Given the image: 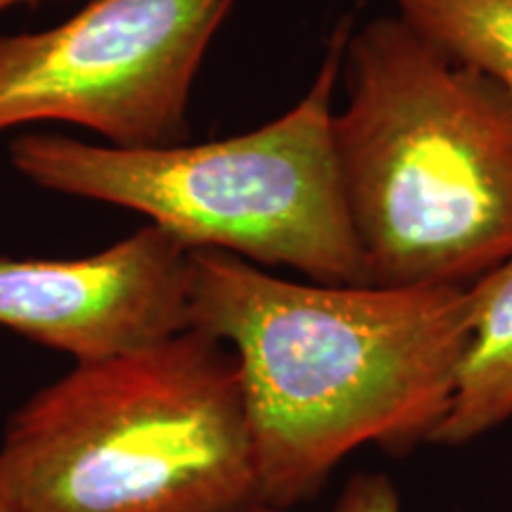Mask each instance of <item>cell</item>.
Listing matches in <instances>:
<instances>
[{"instance_id":"obj_2","label":"cell","mask_w":512,"mask_h":512,"mask_svg":"<svg viewBox=\"0 0 512 512\" xmlns=\"http://www.w3.org/2000/svg\"><path fill=\"white\" fill-rule=\"evenodd\" d=\"M332 119L366 287L472 285L512 259V98L403 19L344 48Z\"/></svg>"},{"instance_id":"obj_3","label":"cell","mask_w":512,"mask_h":512,"mask_svg":"<svg viewBox=\"0 0 512 512\" xmlns=\"http://www.w3.org/2000/svg\"><path fill=\"white\" fill-rule=\"evenodd\" d=\"M0 489L19 512H223L259 501L233 351L188 328L74 363L12 413Z\"/></svg>"},{"instance_id":"obj_5","label":"cell","mask_w":512,"mask_h":512,"mask_svg":"<svg viewBox=\"0 0 512 512\" xmlns=\"http://www.w3.org/2000/svg\"><path fill=\"white\" fill-rule=\"evenodd\" d=\"M233 0H93L53 29L0 34V131L67 121L121 150L183 145Z\"/></svg>"},{"instance_id":"obj_9","label":"cell","mask_w":512,"mask_h":512,"mask_svg":"<svg viewBox=\"0 0 512 512\" xmlns=\"http://www.w3.org/2000/svg\"><path fill=\"white\" fill-rule=\"evenodd\" d=\"M332 512H403L399 491L392 479L380 472L354 475L339 494Z\"/></svg>"},{"instance_id":"obj_10","label":"cell","mask_w":512,"mask_h":512,"mask_svg":"<svg viewBox=\"0 0 512 512\" xmlns=\"http://www.w3.org/2000/svg\"><path fill=\"white\" fill-rule=\"evenodd\" d=\"M223 512H292V510H287V508H278V505H271V503H264V501H254V503L240 505V508L223 510Z\"/></svg>"},{"instance_id":"obj_4","label":"cell","mask_w":512,"mask_h":512,"mask_svg":"<svg viewBox=\"0 0 512 512\" xmlns=\"http://www.w3.org/2000/svg\"><path fill=\"white\" fill-rule=\"evenodd\" d=\"M349 34L344 17L309 93L245 136L121 150L27 133L10 143V164L38 188L145 214L188 249L287 266L318 285L366 287L332 136Z\"/></svg>"},{"instance_id":"obj_8","label":"cell","mask_w":512,"mask_h":512,"mask_svg":"<svg viewBox=\"0 0 512 512\" xmlns=\"http://www.w3.org/2000/svg\"><path fill=\"white\" fill-rule=\"evenodd\" d=\"M399 19L512 98V0H396Z\"/></svg>"},{"instance_id":"obj_12","label":"cell","mask_w":512,"mask_h":512,"mask_svg":"<svg viewBox=\"0 0 512 512\" xmlns=\"http://www.w3.org/2000/svg\"><path fill=\"white\" fill-rule=\"evenodd\" d=\"M0 512H19L15 505H12L10 498L3 494V489H0Z\"/></svg>"},{"instance_id":"obj_7","label":"cell","mask_w":512,"mask_h":512,"mask_svg":"<svg viewBox=\"0 0 512 512\" xmlns=\"http://www.w3.org/2000/svg\"><path fill=\"white\" fill-rule=\"evenodd\" d=\"M472 332L432 444L463 446L512 420V259L472 283Z\"/></svg>"},{"instance_id":"obj_11","label":"cell","mask_w":512,"mask_h":512,"mask_svg":"<svg viewBox=\"0 0 512 512\" xmlns=\"http://www.w3.org/2000/svg\"><path fill=\"white\" fill-rule=\"evenodd\" d=\"M24 3H41V0H0V12L10 10L12 5H24Z\"/></svg>"},{"instance_id":"obj_6","label":"cell","mask_w":512,"mask_h":512,"mask_svg":"<svg viewBox=\"0 0 512 512\" xmlns=\"http://www.w3.org/2000/svg\"><path fill=\"white\" fill-rule=\"evenodd\" d=\"M0 328L102 361L190 328V249L157 226L81 259L0 256Z\"/></svg>"},{"instance_id":"obj_1","label":"cell","mask_w":512,"mask_h":512,"mask_svg":"<svg viewBox=\"0 0 512 512\" xmlns=\"http://www.w3.org/2000/svg\"><path fill=\"white\" fill-rule=\"evenodd\" d=\"M472 285L351 287L275 278L190 249V328L238 361L259 501L292 510L361 446L406 456L451 408Z\"/></svg>"}]
</instances>
